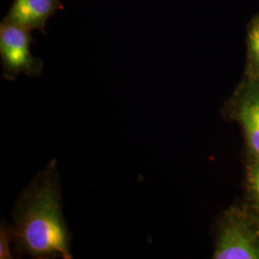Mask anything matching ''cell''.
I'll return each mask as SVG.
<instances>
[{
	"label": "cell",
	"instance_id": "cell-5",
	"mask_svg": "<svg viewBox=\"0 0 259 259\" xmlns=\"http://www.w3.org/2000/svg\"><path fill=\"white\" fill-rule=\"evenodd\" d=\"M240 118L251 148L259 155V93L244 103Z\"/></svg>",
	"mask_w": 259,
	"mask_h": 259
},
{
	"label": "cell",
	"instance_id": "cell-1",
	"mask_svg": "<svg viewBox=\"0 0 259 259\" xmlns=\"http://www.w3.org/2000/svg\"><path fill=\"white\" fill-rule=\"evenodd\" d=\"M15 252L39 259H71V233L62 212L56 160L21 193L13 210Z\"/></svg>",
	"mask_w": 259,
	"mask_h": 259
},
{
	"label": "cell",
	"instance_id": "cell-8",
	"mask_svg": "<svg viewBox=\"0 0 259 259\" xmlns=\"http://www.w3.org/2000/svg\"><path fill=\"white\" fill-rule=\"evenodd\" d=\"M253 187L255 189V192L259 198V168L255 171L253 176Z\"/></svg>",
	"mask_w": 259,
	"mask_h": 259
},
{
	"label": "cell",
	"instance_id": "cell-6",
	"mask_svg": "<svg viewBox=\"0 0 259 259\" xmlns=\"http://www.w3.org/2000/svg\"><path fill=\"white\" fill-rule=\"evenodd\" d=\"M15 242V235L13 226L9 224L1 223L0 227V258H13V252L11 250V244Z\"/></svg>",
	"mask_w": 259,
	"mask_h": 259
},
{
	"label": "cell",
	"instance_id": "cell-4",
	"mask_svg": "<svg viewBox=\"0 0 259 259\" xmlns=\"http://www.w3.org/2000/svg\"><path fill=\"white\" fill-rule=\"evenodd\" d=\"M214 258L257 259L258 245L240 228L227 227L220 234Z\"/></svg>",
	"mask_w": 259,
	"mask_h": 259
},
{
	"label": "cell",
	"instance_id": "cell-2",
	"mask_svg": "<svg viewBox=\"0 0 259 259\" xmlns=\"http://www.w3.org/2000/svg\"><path fill=\"white\" fill-rule=\"evenodd\" d=\"M31 32L3 19L0 25V57L5 79L14 81L20 73L29 77L41 74L44 64L30 51L33 42Z\"/></svg>",
	"mask_w": 259,
	"mask_h": 259
},
{
	"label": "cell",
	"instance_id": "cell-7",
	"mask_svg": "<svg viewBox=\"0 0 259 259\" xmlns=\"http://www.w3.org/2000/svg\"><path fill=\"white\" fill-rule=\"evenodd\" d=\"M249 41H250L251 53L254 57L255 61L259 64V19L250 29Z\"/></svg>",
	"mask_w": 259,
	"mask_h": 259
},
{
	"label": "cell",
	"instance_id": "cell-3",
	"mask_svg": "<svg viewBox=\"0 0 259 259\" xmlns=\"http://www.w3.org/2000/svg\"><path fill=\"white\" fill-rule=\"evenodd\" d=\"M60 9V0H15L4 20L30 31H45L47 20Z\"/></svg>",
	"mask_w": 259,
	"mask_h": 259
}]
</instances>
